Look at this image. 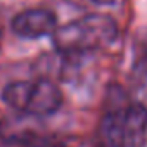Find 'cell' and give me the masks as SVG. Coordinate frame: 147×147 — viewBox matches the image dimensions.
I'll use <instances>...</instances> for the list:
<instances>
[{
    "label": "cell",
    "mask_w": 147,
    "mask_h": 147,
    "mask_svg": "<svg viewBox=\"0 0 147 147\" xmlns=\"http://www.w3.org/2000/svg\"><path fill=\"white\" fill-rule=\"evenodd\" d=\"M118 38V24L104 14H88L69 21L52 35L54 45L61 54L75 55L109 47Z\"/></svg>",
    "instance_id": "cell-1"
},
{
    "label": "cell",
    "mask_w": 147,
    "mask_h": 147,
    "mask_svg": "<svg viewBox=\"0 0 147 147\" xmlns=\"http://www.w3.org/2000/svg\"><path fill=\"white\" fill-rule=\"evenodd\" d=\"M11 28L14 35L26 40H35L54 35L57 30V18L49 9H26L14 16Z\"/></svg>",
    "instance_id": "cell-2"
},
{
    "label": "cell",
    "mask_w": 147,
    "mask_h": 147,
    "mask_svg": "<svg viewBox=\"0 0 147 147\" xmlns=\"http://www.w3.org/2000/svg\"><path fill=\"white\" fill-rule=\"evenodd\" d=\"M61 106H62V92L54 82H50L49 78H40L33 82V92L26 109L28 114L43 118L54 114Z\"/></svg>",
    "instance_id": "cell-3"
},
{
    "label": "cell",
    "mask_w": 147,
    "mask_h": 147,
    "mask_svg": "<svg viewBox=\"0 0 147 147\" xmlns=\"http://www.w3.org/2000/svg\"><path fill=\"white\" fill-rule=\"evenodd\" d=\"M125 147H144L147 140V107L133 102L123 111Z\"/></svg>",
    "instance_id": "cell-4"
},
{
    "label": "cell",
    "mask_w": 147,
    "mask_h": 147,
    "mask_svg": "<svg viewBox=\"0 0 147 147\" xmlns=\"http://www.w3.org/2000/svg\"><path fill=\"white\" fill-rule=\"evenodd\" d=\"M123 111H107L99 130V142L95 147H125L123 137Z\"/></svg>",
    "instance_id": "cell-5"
},
{
    "label": "cell",
    "mask_w": 147,
    "mask_h": 147,
    "mask_svg": "<svg viewBox=\"0 0 147 147\" xmlns=\"http://www.w3.org/2000/svg\"><path fill=\"white\" fill-rule=\"evenodd\" d=\"M31 92L33 82H12L2 90V99L16 113H26Z\"/></svg>",
    "instance_id": "cell-6"
},
{
    "label": "cell",
    "mask_w": 147,
    "mask_h": 147,
    "mask_svg": "<svg viewBox=\"0 0 147 147\" xmlns=\"http://www.w3.org/2000/svg\"><path fill=\"white\" fill-rule=\"evenodd\" d=\"M24 147H62V145L52 144V142H43V140H31V142L24 144Z\"/></svg>",
    "instance_id": "cell-7"
},
{
    "label": "cell",
    "mask_w": 147,
    "mask_h": 147,
    "mask_svg": "<svg viewBox=\"0 0 147 147\" xmlns=\"http://www.w3.org/2000/svg\"><path fill=\"white\" fill-rule=\"evenodd\" d=\"M95 4H99V5H113V4H116L118 0H94Z\"/></svg>",
    "instance_id": "cell-8"
},
{
    "label": "cell",
    "mask_w": 147,
    "mask_h": 147,
    "mask_svg": "<svg viewBox=\"0 0 147 147\" xmlns=\"http://www.w3.org/2000/svg\"><path fill=\"white\" fill-rule=\"evenodd\" d=\"M2 38H4V35H2V28H0V49H2Z\"/></svg>",
    "instance_id": "cell-9"
}]
</instances>
